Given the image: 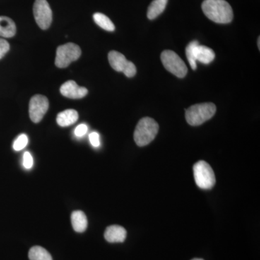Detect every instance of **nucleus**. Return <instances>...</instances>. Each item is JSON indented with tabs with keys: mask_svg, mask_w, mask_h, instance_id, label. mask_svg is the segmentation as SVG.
<instances>
[{
	"mask_svg": "<svg viewBox=\"0 0 260 260\" xmlns=\"http://www.w3.org/2000/svg\"><path fill=\"white\" fill-rule=\"evenodd\" d=\"M78 119V113L74 109H68L58 114L56 122L59 126L65 127L75 124Z\"/></svg>",
	"mask_w": 260,
	"mask_h": 260,
	"instance_id": "ddd939ff",
	"label": "nucleus"
},
{
	"mask_svg": "<svg viewBox=\"0 0 260 260\" xmlns=\"http://www.w3.org/2000/svg\"><path fill=\"white\" fill-rule=\"evenodd\" d=\"M160 59L164 68L177 78H184L187 74L188 70L185 63L174 51L172 50L162 51Z\"/></svg>",
	"mask_w": 260,
	"mask_h": 260,
	"instance_id": "423d86ee",
	"label": "nucleus"
},
{
	"mask_svg": "<svg viewBox=\"0 0 260 260\" xmlns=\"http://www.w3.org/2000/svg\"><path fill=\"white\" fill-rule=\"evenodd\" d=\"M49 100L42 95H36L29 103V116L32 122L39 123L42 120L49 109Z\"/></svg>",
	"mask_w": 260,
	"mask_h": 260,
	"instance_id": "9d476101",
	"label": "nucleus"
},
{
	"mask_svg": "<svg viewBox=\"0 0 260 260\" xmlns=\"http://www.w3.org/2000/svg\"><path fill=\"white\" fill-rule=\"evenodd\" d=\"M260 39L259 37V39H258V48H259V49H260Z\"/></svg>",
	"mask_w": 260,
	"mask_h": 260,
	"instance_id": "b1692460",
	"label": "nucleus"
},
{
	"mask_svg": "<svg viewBox=\"0 0 260 260\" xmlns=\"http://www.w3.org/2000/svg\"><path fill=\"white\" fill-rule=\"evenodd\" d=\"M16 34V25L12 19L0 16V37L12 38Z\"/></svg>",
	"mask_w": 260,
	"mask_h": 260,
	"instance_id": "2eb2a0df",
	"label": "nucleus"
},
{
	"mask_svg": "<svg viewBox=\"0 0 260 260\" xmlns=\"http://www.w3.org/2000/svg\"><path fill=\"white\" fill-rule=\"evenodd\" d=\"M186 55L191 69H197V61L208 64L215 59V52L213 49L205 46L200 45L198 41H193L186 48Z\"/></svg>",
	"mask_w": 260,
	"mask_h": 260,
	"instance_id": "20e7f679",
	"label": "nucleus"
},
{
	"mask_svg": "<svg viewBox=\"0 0 260 260\" xmlns=\"http://www.w3.org/2000/svg\"><path fill=\"white\" fill-rule=\"evenodd\" d=\"M93 20L95 23L101 28L107 30V31H114L115 30V26L112 20L107 15L102 13H96L93 15Z\"/></svg>",
	"mask_w": 260,
	"mask_h": 260,
	"instance_id": "a211bd4d",
	"label": "nucleus"
},
{
	"mask_svg": "<svg viewBox=\"0 0 260 260\" xmlns=\"http://www.w3.org/2000/svg\"><path fill=\"white\" fill-rule=\"evenodd\" d=\"M191 260H204V259H200V258H195V259H191Z\"/></svg>",
	"mask_w": 260,
	"mask_h": 260,
	"instance_id": "393cba45",
	"label": "nucleus"
},
{
	"mask_svg": "<svg viewBox=\"0 0 260 260\" xmlns=\"http://www.w3.org/2000/svg\"><path fill=\"white\" fill-rule=\"evenodd\" d=\"M126 237V229L120 225H110L104 233V238L109 243H122L125 241Z\"/></svg>",
	"mask_w": 260,
	"mask_h": 260,
	"instance_id": "f8f14e48",
	"label": "nucleus"
},
{
	"mask_svg": "<svg viewBox=\"0 0 260 260\" xmlns=\"http://www.w3.org/2000/svg\"><path fill=\"white\" fill-rule=\"evenodd\" d=\"M216 107L213 103L195 104L186 109V120L191 126H199L215 115Z\"/></svg>",
	"mask_w": 260,
	"mask_h": 260,
	"instance_id": "7ed1b4c3",
	"label": "nucleus"
},
{
	"mask_svg": "<svg viewBox=\"0 0 260 260\" xmlns=\"http://www.w3.org/2000/svg\"><path fill=\"white\" fill-rule=\"evenodd\" d=\"M71 222L73 229L76 232L83 233L88 227V220L86 215L83 211L76 210L71 215Z\"/></svg>",
	"mask_w": 260,
	"mask_h": 260,
	"instance_id": "4468645a",
	"label": "nucleus"
},
{
	"mask_svg": "<svg viewBox=\"0 0 260 260\" xmlns=\"http://www.w3.org/2000/svg\"><path fill=\"white\" fill-rule=\"evenodd\" d=\"M159 126L158 123L150 117L140 119L137 124L134 133V140L140 147L150 144L158 134Z\"/></svg>",
	"mask_w": 260,
	"mask_h": 260,
	"instance_id": "f03ea898",
	"label": "nucleus"
},
{
	"mask_svg": "<svg viewBox=\"0 0 260 260\" xmlns=\"http://www.w3.org/2000/svg\"><path fill=\"white\" fill-rule=\"evenodd\" d=\"M195 182L203 189H210L215 184V177L213 169L208 162L200 160L193 167Z\"/></svg>",
	"mask_w": 260,
	"mask_h": 260,
	"instance_id": "39448f33",
	"label": "nucleus"
},
{
	"mask_svg": "<svg viewBox=\"0 0 260 260\" xmlns=\"http://www.w3.org/2000/svg\"><path fill=\"white\" fill-rule=\"evenodd\" d=\"M28 139L26 135L22 134L18 137L16 140H15L13 143V149L15 151H19V150H23L28 145Z\"/></svg>",
	"mask_w": 260,
	"mask_h": 260,
	"instance_id": "6ab92c4d",
	"label": "nucleus"
},
{
	"mask_svg": "<svg viewBox=\"0 0 260 260\" xmlns=\"http://www.w3.org/2000/svg\"><path fill=\"white\" fill-rule=\"evenodd\" d=\"M30 260H53L50 253L42 246H32L28 252Z\"/></svg>",
	"mask_w": 260,
	"mask_h": 260,
	"instance_id": "f3484780",
	"label": "nucleus"
},
{
	"mask_svg": "<svg viewBox=\"0 0 260 260\" xmlns=\"http://www.w3.org/2000/svg\"><path fill=\"white\" fill-rule=\"evenodd\" d=\"M202 9L206 17L215 23H229L234 18L232 8L225 0H205Z\"/></svg>",
	"mask_w": 260,
	"mask_h": 260,
	"instance_id": "f257e3e1",
	"label": "nucleus"
},
{
	"mask_svg": "<svg viewBox=\"0 0 260 260\" xmlns=\"http://www.w3.org/2000/svg\"><path fill=\"white\" fill-rule=\"evenodd\" d=\"M34 15L38 25L43 30L50 27L52 22V11L47 0H36Z\"/></svg>",
	"mask_w": 260,
	"mask_h": 260,
	"instance_id": "1a4fd4ad",
	"label": "nucleus"
},
{
	"mask_svg": "<svg viewBox=\"0 0 260 260\" xmlns=\"http://www.w3.org/2000/svg\"><path fill=\"white\" fill-rule=\"evenodd\" d=\"M88 129V126H87L86 124H80V125H78L75 128V135H76L77 137H78V138H81V137L86 134Z\"/></svg>",
	"mask_w": 260,
	"mask_h": 260,
	"instance_id": "5701e85b",
	"label": "nucleus"
},
{
	"mask_svg": "<svg viewBox=\"0 0 260 260\" xmlns=\"http://www.w3.org/2000/svg\"><path fill=\"white\" fill-rule=\"evenodd\" d=\"M32 164H34V160H32L31 154L29 153V152H25L23 155L24 167L27 169H31Z\"/></svg>",
	"mask_w": 260,
	"mask_h": 260,
	"instance_id": "4be33fe9",
	"label": "nucleus"
},
{
	"mask_svg": "<svg viewBox=\"0 0 260 260\" xmlns=\"http://www.w3.org/2000/svg\"><path fill=\"white\" fill-rule=\"evenodd\" d=\"M10 50L9 43L5 39H0V59Z\"/></svg>",
	"mask_w": 260,
	"mask_h": 260,
	"instance_id": "aec40b11",
	"label": "nucleus"
},
{
	"mask_svg": "<svg viewBox=\"0 0 260 260\" xmlns=\"http://www.w3.org/2000/svg\"><path fill=\"white\" fill-rule=\"evenodd\" d=\"M168 0H153L148 7L147 16L150 20H153L159 16L165 10Z\"/></svg>",
	"mask_w": 260,
	"mask_h": 260,
	"instance_id": "dca6fc26",
	"label": "nucleus"
},
{
	"mask_svg": "<svg viewBox=\"0 0 260 260\" xmlns=\"http://www.w3.org/2000/svg\"><path fill=\"white\" fill-rule=\"evenodd\" d=\"M108 57L109 64L116 71L122 72L127 78H133L136 75L135 65L132 61H128L125 56L119 51H111Z\"/></svg>",
	"mask_w": 260,
	"mask_h": 260,
	"instance_id": "6e6552de",
	"label": "nucleus"
},
{
	"mask_svg": "<svg viewBox=\"0 0 260 260\" xmlns=\"http://www.w3.org/2000/svg\"><path fill=\"white\" fill-rule=\"evenodd\" d=\"M89 140L91 145L95 148L100 146V135L96 132H93L89 135Z\"/></svg>",
	"mask_w": 260,
	"mask_h": 260,
	"instance_id": "412c9836",
	"label": "nucleus"
},
{
	"mask_svg": "<svg viewBox=\"0 0 260 260\" xmlns=\"http://www.w3.org/2000/svg\"><path fill=\"white\" fill-rule=\"evenodd\" d=\"M61 95L72 99H79L88 94V89L80 87L73 80H68L60 88Z\"/></svg>",
	"mask_w": 260,
	"mask_h": 260,
	"instance_id": "9b49d317",
	"label": "nucleus"
},
{
	"mask_svg": "<svg viewBox=\"0 0 260 260\" xmlns=\"http://www.w3.org/2000/svg\"><path fill=\"white\" fill-rule=\"evenodd\" d=\"M81 55L79 46L73 43H68L59 46L56 49L55 64L57 68H65L73 61L78 60Z\"/></svg>",
	"mask_w": 260,
	"mask_h": 260,
	"instance_id": "0eeeda50",
	"label": "nucleus"
}]
</instances>
